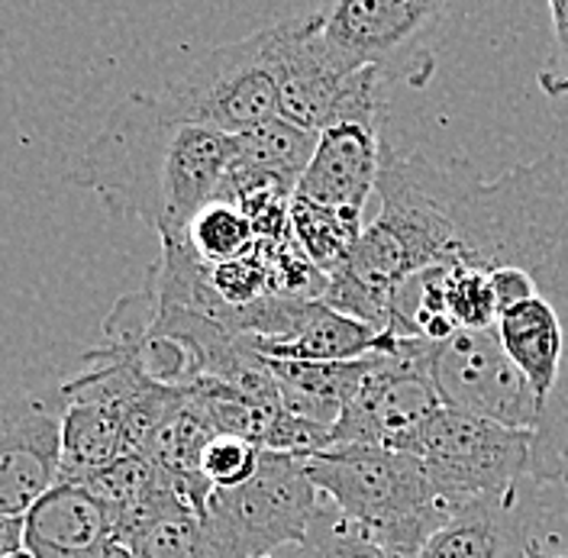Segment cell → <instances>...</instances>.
<instances>
[{"label":"cell","mask_w":568,"mask_h":558,"mask_svg":"<svg viewBox=\"0 0 568 558\" xmlns=\"http://www.w3.org/2000/svg\"><path fill=\"white\" fill-rule=\"evenodd\" d=\"M443 13L439 0H339L323 7V35L353 69L424 88L436 69L429 39Z\"/></svg>","instance_id":"obj_9"},{"label":"cell","mask_w":568,"mask_h":558,"mask_svg":"<svg viewBox=\"0 0 568 558\" xmlns=\"http://www.w3.org/2000/svg\"><path fill=\"white\" fill-rule=\"evenodd\" d=\"M500 349L530 382L532 394L546 407L559 394V372L566 355V319L546 301L530 297L514 304L495 323Z\"/></svg>","instance_id":"obj_17"},{"label":"cell","mask_w":568,"mask_h":558,"mask_svg":"<svg viewBox=\"0 0 568 558\" xmlns=\"http://www.w3.org/2000/svg\"><path fill=\"white\" fill-rule=\"evenodd\" d=\"M520 558H568V556H556V552H546V549H542V546H539V542L532 539L530 546L524 549V556H520Z\"/></svg>","instance_id":"obj_29"},{"label":"cell","mask_w":568,"mask_h":558,"mask_svg":"<svg viewBox=\"0 0 568 558\" xmlns=\"http://www.w3.org/2000/svg\"><path fill=\"white\" fill-rule=\"evenodd\" d=\"M530 510L532 490L524 488L475 497L426 539L417 558H520L532 542Z\"/></svg>","instance_id":"obj_13"},{"label":"cell","mask_w":568,"mask_h":558,"mask_svg":"<svg viewBox=\"0 0 568 558\" xmlns=\"http://www.w3.org/2000/svg\"><path fill=\"white\" fill-rule=\"evenodd\" d=\"M10 558H33V556H30V552L23 549V552H17V556H10Z\"/></svg>","instance_id":"obj_31"},{"label":"cell","mask_w":568,"mask_h":558,"mask_svg":"<svg viewBox=\"0 0 568 558\" xmlns=\"http://www.w3.org/2000/svg\"><path fill=\"white\" fill-rule=\"evenodd\" d=\"M433 349L436 343L394 336L346 404L333 429V449L378 446L404 453L410 439L443 410L433 384Z\"/></svg>","instance_id":"obj_8"},{"label":"cell","mask_w":568,"mask_h":558,"mask_svg":"<svg viewBox=\"0 0 568 558\" xmlns=\"http://www.w3.org/2000/svg\"><path fill=\"white\" fill-rule=\"evenodd\" d=\"M248 339V336H246ZM394 333H382L368 323L326 307L323 301H297L282 339L252 343V349L275 362H355L372 352H382Z\"/></svg>","instance_id":"obj_16"},{"label":"cell","mask_w":568,"mask_h":558,"mask_svg":"<svg viewBox=\"0 0 568 558\" xmlns=\"http://www.w3.org/2000/svg\"><path fill=\"white\" fill-rule=\"evenodd\" d=\"M178 123L243 136L278 116L272 27L184 59L152 94Z\"/></svg>","instance_id":"obj_4"},{"label":"cell","mask_w":568,"mask_h":558,"mask_svg":"<svg viewBox=\"0 0 568 558\" xmlns=\"http://www.w3.org/2000/svg\"><path fill=\"white\" fill-rule=\"evenodd\" d=\"M104 558H140V556H133L130 549H123V546H116V542H113V546L106 549Z\"/></svg>","instance_id":"obj_30"},{"label":"cell","mask_w":568,"mask_h":558,"mask_svg":"<svg viewBox=\"0 0 568 558\" xmlns=\"http://www.w3.org/2000/svg\"><path fill=\"white\" fill-rule=\"evenodd\" d=\"M23 520V549L33 558H104L113 546L106 507L74 481H59L45 490Z\"/></svg>","instance_id":"obj_14"},{"label":"cell","mask_w":568,"mask_h":558,"mask_svg":"<svg viewBox=\"0 0 568 558\" xmlns=\"http://www.w3.org/2000/svg\"><path fill=\"white\" fill-rule=\"evenodd\" d=\"M126 453H133L130 433L116 407L101 400H65L59 481H81Z\"/></svg>","instance_id":"obj_19"},{"label":"cell","mask_w":568,"mask_h":558,"mask_svg":"<svg viewBox=\"0 0 568 558\" xmlns=\"http://www.w3.org/2000/svg\"><path fill=\"white\" fill-rule=\"evenodd\" d=\"M532 485H562L568 494V397L556 394L532 429Z\"/></svg>","instance_id":"obj_24"},{"label":"cell","mask_w":568,"mask_h":558,"mask_svg":"<svg viewBox=\"0 0 568 558\" xmlns=\"http://www.w3.org/2000/svg\"><path fill=\"white\" fill-rule=\"evenodd\" d=\"M552 30H556V52L539 71V88L549 98H566L568 94V0H552L549 3Z\"/></svg>","instance_id":"obj_27"},{"label":"cell","mask_w":568,"mask_h":558,"mask_svg":"<svg viewBox=\"0 0 568 558\" xmlns=\"http://www.w3.org/2000/svg\"><path fill=\"white\" fill-rule=\"evenodd\" d=\"M382 130L368 123H336L317 136L314 159L297 181L294 197L314 207L365 213L385 169Z\"/></svg>","instance_id":"obj_12"},{"label":"cell","mask_w":568,"mask_h":558,"mask_svg":"<svg viewBox=\"0 0 568 558\" xmlns=\"http://www.w3.org/2000/svg\"><path fill=\"white\" fill-rule=\"evenodd\" d=\"M446 314L456 329H495L497 301L491 275L468 265H443Z\"/></svg>","instance_id":"obj_23"},{"label":"cell","mask_w":568,"mask_h":558,"mask_svg":"<svg viewBox=\"0 0 568 558\" xmlns=\"http://www.w3.org/2000/svg\"><path fill=\"white\" fill-rule=\"evenodd\" d=\"M236 136L165 116L152 94H130L84 145L71 181L116 216L140 220L162 245L184 243L191 220L220 197Z\"/></svg>","instance_id":"obj_1"},{"label":"cell","mask_w":568,"mask_h":558,"mask_svg":"<svg viewBox=\"0 0 568 558\" xmlns=\"http://www.w3.org/2000/svg\"><path fill=\"white\" fill-rule=\"evenodd\" d=\"M311 478L343 524L394 558H417L426 539L459 510L436 490L417 455L397 449L339 446L311 458Z\"/></svg>","instance_id":"obj_3"},{"label":"cell","mask_w":568,"mask_h":558,"mask_svg":"<svg viewBox=\"0 0 568 558\" xmlns=\"http://www.w3.org/2000/svg\"><path fill=\"white\" fill-rule=\"evenodd\" d=\"M301 549L307 558H394L375 539H368L365 532L343 524L339 514L333 520H326L323 510L317 514V520L311 526V536Z\"/></svg>","instance_id":"obj_26"},{"label":"cell","mask_w":568,"mask_h":558,"mask_svg":"<svg viewBox=\"0 0 568 558\" xmlns=\"http://www.w3.org/2000/svg\"><path fill=\"white\" fill-rule=\"evenodd\" d=\"M262 453L265 449H258L255 443H246L240 436H213L201 455V475L213 490L240 488L255 475Z\"/></svg>","instance_id":"obj_25"},{"label":"cell","mask_w":568,"mask_h":558,"mask_svg":"<svg viewBox=\"0 0 568 558\" xmlns=\"http://www.w3.org/2000/svg\"><path fill=\"white\" fill-rule=\"evenodd\" d=\"M365 226V213L355 210L314 207L297 197L291 204V240L326 278L346 268Z\"/></svg>","instance_id":"obj_20"},{"label":"cell","mask_w":568,"mask_h":558,"mask_svg":"<svg viewBox=\"0 0 568 558\" xmlns=\"http://www.w3.org/2000/svg\"><path fill=\"white\" fill-rule=\"evenodd\" d=\"M446 213L453 243L443 265L488 275L527 272L568 319V159L539 155L495 181L453 159L446 162Z\"/></svg>","instance_id":"obj_2"},{"label":"cell","mask_w":568,"mask_h":558,"mask_svg":"<svg viewBox=\"0 0 568 558\" xmlns=\"http://www.w3.org/2000/svg\"><path fill=\"white\" fill-rule=\"evenodd\" d=\"M320 133L301 130L282 116L258 130L236 136V159L223 181L220 201H243L248 194H284L294 197L297 181L307 172Z\"/></svg>","instance_id":"obj_15"},{"label":"cell","mask_w":568,"mask_h":558,"mask_svg":"<svg viewBox=\"0 0 568 558\" xmlns=\"http://www.w3.org/2000/svg\"><path fill=\"white\" fill-rule=\"evenodd\" d=\"M317 514L311 458L262 453L246 485L213 490L201 524L216 558H268L282 546H304Z\"/></svg>","instance_id":"obj_6"},{"label":"cell","mask_w":568,"mask_h":558,"mask_svg":"<svg viewBox=\"0 0 568 558\" xmlns=\"http://www.w3.org/2000/svg\"><path fill=\"white\" fill-rule=\"evenodd\" d=\"M375 358H378V352L355 358V362H326V365L275 362V358H265V362L278 382V397H282V407L287 414L336 429L346 404L362 387L365 375L375 368Z\"/></svg>","instance_id":"obj_18"},{"label":"cell","mask_w":568,"mask_h":558,"mask_svg":"<svg viewBox=\"0 0 568 558\" xmlns=\"http://www.w3.org/2000/svg\"><path fill=\"white\" fill-rule=\"evenodd\" d=\"M181 245L204 265H226L248 255L258 245V236L246 210L216 197L191 220Z\"/></svg>","instance_id":"obj_21"},{"label":"cell","mask_w":568,"mask_h":558,"mask_svg":"<svg viewBox=\"0 0 568 558\" xmlns=\"http://www.w3.org/2000/svg\"><path fill=\"white\" fill-rule=\"evenodd\" d=\"M278 116L323 133L336 123L382 126V78L353 69L323 35V10L291 17L272 27Z\"/></svg>","instance_id":"obj_5"},{"label":"cell","mask_w":568,"mask_h":558,"mask_svg":"<svg viewBox=\"0 0 568 558\" xmlns=\"http://www.w3.org/2000/svg\"><path fill=\"white\" fill-rule=\"evenodd\" d=\"M62 387L0 394V514L27 517L62 475Z\"/></svg>","instance_id":"obj_11"},{"label":"cell","mask_w":568,"mask_h":558,"mask_svg":"<svg viewBox=\"0 0 568 558\" xmlns=\"http://www.w3.org/2000/svg\"><path fill=\"white\" fill-rule=\"evenodd\" d=\"M165 478H169V471L155 458H149L145 453H126L120 455L116 461H110L101 471L74 481V485L91 490L104 504L106 514L116 517V514H123V510H130L140 500H145Z\"/></svg>","instance_id":"obj_22"},{"label":"cell","mask_w":568,"mask_h":558,"mask_svg":"<svg viewBox=\"0 0 568 558\" xmlns=\"http://www.w3.org/2000/svg\"><path fill=\"white\" fill-rule=\"evenodd\" d=\"M23 536H27V520L23 517L0 514V558L23 552Z\"/></svg>","instance_id":"obj_28"},{"label":"cell","mask_w":568,"mask_h":558,"mask_svg":"<svg viewBox=\"0 0 568 558\" xmlns=\"http://www.w3.org/2000/svg\"><path fill=\"white\" fill-rule=\"evenodd\" d=\"M433 384L443 407L510 429L532 433L546 410L530 382L500 349L495 329H459L446 343H436Z\"/></svg>","instance_id":"obj_10"},{"label":"cell","mask_w":568,"mask_h":558,"mask_svg":"<svg viewBox=\"0 0 568 558\" xmlns=\"http://www.w3.org/2000/svg\"><path fill=\"white\" fill-rule=\"evenodd\" d=\"M404 453L424 461L429 481L449 504L532 485V433L443 407Z\"/></svg>","instance_id":"obj_7"}]
</instances>
